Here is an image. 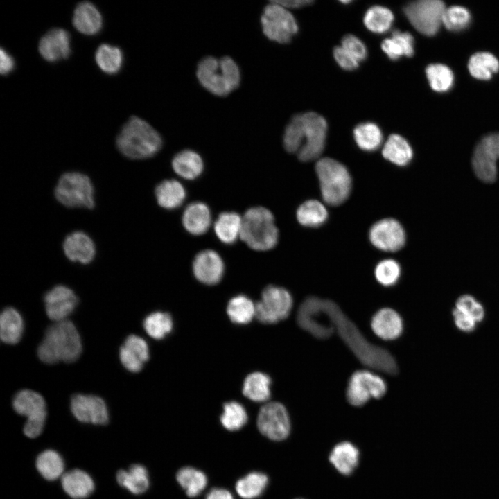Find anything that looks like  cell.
Returning <instances> with one entry per match:
<instances>
[{
  "label": "cell",
  "mask_w": 499,
  "mask_h": 499,
  "mask_svg": "<svg viewBox=\"0 0 499 499\" xmlns=\"http://www.w3.org/2000/svg\"><path fill=\"white\" fill-rule=\"evenodd\" d=\"M46 313L48 317L58 322L66 320L73 312L78 299L69 288L58 285L49 290L44 297Z\"/></svg>",
  "instance_id": "cell-17"
},
{
  "label": "cell",
  "mask_w": 499,
  "mask_h": 499,
  "mask_svg": "<svg viewBox=\"0 0 499 499\" xmlns=\"http://www.w3.org/2000/svg\"><path fill=\"white\" fill-rule=\"evenodd\" d=\"M46 417L27 419L24 426V433L29 438L38 437L43 431Z\"/></svg>",
  "instance_id": "cell-54"
},
{
  "label": "cell",
  "mask_w": 499,
  "mask_h": 499,
  "mask_svg": "<svg viewBox=\"0 0 499 499\" xmlns=\"http://www.w3.org/2000/svg\"><path fill=\"white\" fill-rule=\"evenodd\" d=\"M72 22L80 33L93 35L101 30L103 17L94 4L89 1H82L74 9Z\"/></svg>",
  "instance_id": "cell-24"
},
{
  "label": "cell",
  "mask_w": 499,
  "mask_h": 499,
  "mask_svg": "<svg viewBox=\"0 0 499 499\" xmlns=\"http://www.w3.org/2000/svg\"><path fill=\"white\" fill-rule=\"evenodd\" d=\"M401 266L394 259H384L380 261L374 270L377 281L385 287L395 285L401 277Z\"/></svg>",
  "instance_id": "cell-48"
},
{
  "label": "cell",
  "mask_w": 499,
  "mask_h": 499,
  "mask_svg": "<svg viewBox=\"0 0 499 499\" xmlns=\"http://www.w3.org/2000/svg\"><path fill=\"white\" fill-rule=\"evenodd\" d=\"M192 268L195 277L200 282L211 286L221 281L225 272V263L217 252L207 249L195 256Z\"/></svg>",
  "instance_id": "cell-18"
},
{
  "label": "cell",
  "mask_w": 499,
  "mask_h": 499,
  "mask_svg": "<svg viewBox=\"0 0 499 499\" xmlns=\"http://www.w3.org/2000/svg\"><path fill=\"white\" fill-rule=\"evenodd\" d=\"M498 163L499 133H493L483 137L476 145L472 166L480 180L492 183L497 177Z\"/></svg>",
  "instance_id": "cell-13"
},
{
  "label": "cell",
  "mask_w": 499,
  "mask_h": 499,
  "mask_svg": "<svg viewBox=\"0 0 499 499\" xmlns=\"http://www.w3.org/2000/svg\"><path fill=\"white\" fill-rule=\"evenodd\" d=\"M116 480L121 487L136 495L146 492L150 485L148 471L141 464H133L128 470H119Z\"/></svg>",
  "instance_id": "cell-31"
},
{
  "label": "cell",
  "mask_w": 499,
  "mask_h": 499,
  "mask_svg": "<svg viewBox=\"0 0 499 499\" xmlns=\"http://www.w3.org/2000/svg\"><path fill=\"white\" fill-rule=\"evenodd\" d=\"M55 196L62 204L71 208L94 207V189L89 177L78 172L64 173L55 189Z\"/></svg>",
  "instance_id": "cell-8"
},
{
  "label": "cell",
  "mask_w": 499,
  "mask_h": 499,
  "mask_svg": "<svg viewBox=\"0 0 499 499\" xmlns=\"http://www.w3.org/2000/svg\"><path fill=\"white\" fill-rule=\"evenodd\" d=\"M353 137L358 146L362 150L372 152L382 144L383 134L379 127L371 122L358 125L353 130Z\"/></svg>",
  "instance_id": "cell-39"
},
{
  "label": "cell",
  "mask_w": 499,
  "mask_h": 499,
  "mask_svg": "<svg viewBox=\"0 0 499 499\" xmlns=\"http://www.w3.org/2000/svg\"><path fill=\"white\" fill-rule=\"evenodd\" d=\"M40 475L47 480H55L64 471V461L59 453L53 450H46L39 454L35 462Z\"/></svg>",
  "instance_id": "cell-42"
},
{
  "label": "cell",
  "mask_w": 499,
  "mask_h": 499,
  "mask_svg": "<svg viewBox=\"0 0 499 499\" xmlns=\"http://www.w3.org/2000/svg\"><path fill=\"white\" fill-rule=\"evenodd\" d=\"M293 305L291 294L284 288L270 285L255 304V317L264 324L277 323L289 315Z\"/></svg>",
  "instance_id": "cell-10"
},
{
  "label": "cell",
  "mask_w": 499,
  "mask_h": 499,
  "mask_svg": "<svg viewBox=\"0 0 499 499\" xmlns=\"http://www.w3.org/2000/svg\"><path fill=\"white\" fill-rule=\"evenodd\" d=\"M268 484V478L265 473L254 471L239 479L235 489L242 498L254 499L263 493Z\"/></svg>",
  "instance_id": "cell-41"
},
{
  "label": "cell",
  "mask_w": 499,
  "mask_h": 499,
  "mask_svg": "<svg viewBox=\"0 0 499 499\" xmlns=\"http://www.w3.org/2000/svg\"><path fill=\"white\" fill-rule=\"evenodd\" d=\"M333 56L339 66L344 70H354L358 67V62L342 46L333 49Z\"/></svg>",
  "instance_id": "cell-52"
},
{
  "label": "cell",
  "mask_w": 499,
  "mask_h": 499,
  "mask_svg": "<svg viewBox=\"0 0 499 499\" xmlns=\"http://www.w3.org/2000/svg\"><path fill=\"white\" fill-rule=\"evenodd\" d=\"M321 194L325 203L338 206L349 198L352 186L347 168L332 158L319 159L315 164Z\"/></svg>",
  "instance_id": "cell-7"
},
{
  "label": "cell",
  "mask_w": 499,
  "mask_h": 499,
  "mask_svg": "<svg viewBox=\"0 0 499 499\" xmlns=\"http://www.w3.org/2000/svg\"><path fill=\"white\" fill-rule=\"evenodd\" d=\"M172 168L180 177L193 180L203 173L204 164L202 157L195 151L185 149L177 152L172 159Z\"/></svg>",
  "instance_id": "cell-27"
},
{
  "label": "cell",
  "mask_w": 499,
  "mask_h": 499,
  "mask_svg": "<svg viewBox=\"0 0 499 499\" xmlns=\"http://www.w3.org/2000/svg\"><path fill=\"white\" fill-rule=\"evenodd\" d=\"M446 8L440 0H419L407 4L404 13L416 30L431 36L437 33L442 24Z\"/></svg>",
  "instance_id": "cell-11"
},
{
  "label": "cell",
  "mask_w": 499,
  "mask_h": 499,
  "mask_svg": "<svg viewBox=\"0 0 499 499\" xmlns=\"http://www.w3.org/2000/svg\"><path fill=\"white\" fill-rule=\"evenodd\" d=\"M62 487L65 493L73 499H84L94 490L91 477L80 469L69 471L62 475Z\"/></svg>",
  "instance_id": "cell-26"
},
{
  "label": "cell",
  "mask_w": 499,
  "mask_h": 499,
  "mask_svg": "<svg viewBox=\"0 0 499 499\" xmlns=\"http://www.w3.org/2000/svg\"><path fill=\"white\" fill-rule=\"evenodd\" d=\"M340 2H342V3H349L351 1H341Z\"/></svg>",
  "instance_id": "cell-58"
},
{
  "label": "cell",
  "mask_w": 499,
  "mask_h": 499,
  "mask_svg": "<svg viewBox=\"0 0 499 499\" xmlns=\"http://www.w3.org/2000/svg\"><path fill=\"white\" fill-rule=\"evenodd\" d=\"M197 78L208 91L218 96H225L237 89L241 74L238 65L229 56L216 58L209 55L198 64Z\"/></svg>",
  "instance_id": "cell-5"
},
{
  "label": "cell",
  "mask_w": 499,
  "mask_h": 499,
  "mask_svg": "<svg viewBox=\"0 0 499 499\" xmlns=\"http://www.w3.org/2000/svg\"><path fill=\"white\" fill-rule=\"evenodd\" d=\"M371 326L374 333L385 340L398 338L403 329V319L394 310L384 308L377 311L372 317Z\"/></svg>",
  "instance_id": "cell-23"
},
{
  "label": "cell",
  "mask_w": 499,
  "mask_h": 499,
  "mask_svg": "<svg viewBox=\"0 0 499 499\" xmlns=\"http://www.w3.org/2000/svg\"><path fill=\"white\" fill-rule=\"evenodd\" d=\"M297 499H303V498H297Z\"/></svg>",
  "instance_id": "cell-59"
},
{
  "label": "cell",
  "mask_w": 499,
  "mask_h": 499,
  "mask_svg": "<svg viewBox=\"0 0 499 499\" xmlns=\"http://www.w3.org/2000/svg\"><path fill=\"white\" fill-rule=\"evenodd\" d=\"M176 479L186 495L191 498L198 496L207 484L206 475L191 466L180 469L176 474Z\"/></svg>",
  "instance_id": "cell-40"
},
{
  "label": "cell",
  "mask_w": 499,
  "mask_h": 499,
  "mask_svg": "<svg viewBox=\"0 0 499 499\" xmlns=\"http://www.w3.org/2000/svg\"><path fill=\"white\" fill-rule=\"evenodd\" d=\"M95 60L97 65L103 72L112 75L121 70L123 55L119 47L109 44H102L96 51Z\"/></svg>",
  "instance_id": "cell-37"
},
{
  "label": "cell",
  "mask_w": 499,
  "mask_h": 499,
  "mask_svg": "<svg viewBox=\"0 0 499 499\" xmlns=\"http://www.w3.org/2000/svg\"><path fill=\"white\" fill-rule=\"evenodd\" d=\"M247 419V412L240 403L236 401H230L224 404L220 422L227 430H240L245 425Z\"/></svg>",
  "instance_id": "cell-46"
},
{
  "label": "cell",
  "mask_w": 499,
  "mask_h": 499,
  "mask_svg": "<svg viewBox=\"0 0 499 499\" xmlns=\"http://www.w3.org/2000/svg\"><path fill=\"white\" fill-rule=\"evenodd\" d=\"M271 378L262 372H253L244 380L243 394L249 399L255 402L268 401L271 395Z\"/></svg>",
  "instance_id": "cell-35"
},
{
  "label": "cell",
  "mask_w": 499,
  "mask_h": 499,
  "mask_svg": "<svg viewBox=\"0 0 499 499\" xmlns=\"http://www.w3.org/2000/svg\"><path fill=\"white\" fill-rule=\"evenodd\" d=\"M15 60L12 56L3 48L1 49V73L7 75L15 68Z\"/></svg>",
  "instance_id": "cell-55"
},
{
  "label": "cell",
  "mask_w": 499,
  "mask_h": 499,
  "mask_svg": "<svg viewBox=\"0 0 499 499\" xmlns=\"http://www.w3.org/2000/svg\"><path fill=\"white\" fill-rule=\"evenodd\" d=\"M455 308L471 317L477 323L484 317V309L473 297L469 295L460 296L455 303Z\"/></svg>",
  "instance_id": "cell-50"
},
{
  "label": "cell",
  "mask_w": 499,
  "mask_h": 499,
  "mask_svg": "<svg viewBox=\"0 0 499 499\" xmlns=\"http://www.w3.org/2000/svg\"><path fill=\"white\" fill-rule=\"evenodd\" d=\"M211 222V212L209 206L199 201L191 202L186 206L182 216L184 228L193 236L205 234Z\"/></svg>",
  "instance_id": "cell-22"
},
{
  "label": "cell",
  "mask_w": 499,
  "mask_h": 499,
  "mask_svg": "<svg viewBox=\"0 0 499 499\" xmlns=\"http://www.w3.org/2000/svg\"><path fill=\"white\" fill-rule=\"evenodd\" d=\"M468 69L472 76L480 80H489L499 70V61L491 53L478 52L471 55Z\"/></svg>",
  "instance_id": "cell-38"
},
{
  "label": "cell",
  "mask_w": 499,
  "mask_h": 499,
  "mask_svg": "<svg viewBox=\"0 0 499 499\" xmlns=\"http://www.w3.org/2000/svg\"><path fill=\"white\" fill-rule=\"evenodd\" d=\"M149 349L146 342L136 335L128 336L119 349V359L129 371L139 372L149 359Z\"/></svg>",
  "instance_id": "cell-20"
},
{
  "label": "cell",
  "mask_w": 499,
  "mask_h": 499,
  "mask_svg": "<svg viewBox=\"0 0 499 499\" xmlns=\"http://www.w3.org/2000/svg\"><path fill=\"white\" fill-rule=\"evenodd\" d=\"M243 218L235 211L220 213L214 222L213 229L218 240L225 245H232L240 238Z\"/></svg>",
  "instance_id": "cell-28"
},
{
  "label": "cell",
  "mask_w": 499,
  "mask_h": 499,
  "mask_svg": "<svg viewBox=\"0 0 499 499\" xmlns=\"http://www.w3.org/2000/svg\"><path fill=\"white\" fill-rule=\"evenodd\" d=\"M327 123L325 119L313 112L292 116L283 136L285 150L297 153L301 161L317 159L326 143Z\"/></svg>",
  "instance_id": "cell-2"
},
{
  "label": "cell",
  "mask_w": 499,
  "mask_h": 499,
  "mask_svg": "<svg viewBox=\"0 0 499 499\" xmlns=\"http://www.w3.org/2000/svg\"><path fill=\"white\" fill-rule=\"evenodd\" d=\"M261 24L263 34L280 44L290 42L298 32V25L292 13L274 1L263 8Z\"/></svg>",
  "instance_id": "cell-9"
},
{
  "label": "cell",
  "mask_w": 499,
  "mask_h": 499,
  "mask_svg": "<svg viewBox=\"0 0 499 499\" xmlns=\"http://www.w3.org/2000/svg\"><path fill=\"white\" fill-rule=\"evenodd\" d=\"M426 73L431 88L436 91H448L453 85V73L446 65L430 64L426 67Z\"/></svg>",
  "instance_id": "cell-47"
},
{
  "label": "cell",
  "mask_w": 499,
  "mask_h": 499,
  "mask_svg": "<svg viewBox=\"0 0 499 499\" xmlns=\"http://www.w3.org/2000/svg\"><path fill=\"white\" fill-rule=\"evenodd\" d=\"M471 18V14L466 8L460 6H452L446 8L442 24L449 30L459 31L468 26Z\"/></svg>",
  "instance_id": "cell-49"
},
{
  "label": "cell",
  "mask_w": 499,
  "mask_h": 499,
  "mask_svg": "<svg viewBox=\"0 0 499 499\" xmlns=\"http://www.w3.org/2000/svg\"><path fill=\"white\" fill-rule=\"evenodd\" d=\"M382 154L385 159L399 166L408 165L412 159L413 152L409 143L403 137L391 134L385 143Z\"/></svg>",
  "instance_id": "cell-34"
},
{
  "label": "cell",
  "mask_w": 499,
  "mask_h": 499,
  "mask_svg": "<svg viewBox=\"0 0 499 499\" xmlns=\"http://www.w3.org/2000/svg\"><path fill=\"white\" fill-rule=\"evenodd\" d=\"M278 4L286 8H300L309 6L313 3L310 0H293V1H274Z\"/></svg>",
  "instance_id": "cell-57"
},
{
  "label": "cell",
  "mask_w": 499,
  "mask_h": 499,
  "mask_svg": "<svg viewBox=\"0 0 499 499\" xmlns=\"http://www.w3.org/2000/svg\"><path fill=\"white\" fill-rule=\"evenodd\" d=\"M414 37L410 33L394 30L391 37L382 42L381 47L390 60H396L401 56H412L414 51Z\"/></svg>",
  "instance_id": "cell-33"
},
{
  "label": "cell",
  "mask_w": 499,
  "mask_h": 499,
  "mask_svg": "<svg viewBox=\"0 0 499 499\" xmlns=\"http://www.w3.org/2000/svg\"><path fill=\"white\" fill-rule=\"evenodd\" d=\"M453 317L455 326L462 331L471 332L475 328L477 322L455 307L453 310Z\"/></svg>",
  "instance_id": "cell-53"
},
{
  "label": "cell",
  "mask_w": 499,
  "mask_h": 499,
  "mask_svg": "<svg viewBox=\"0 0 499 499\" xmlns=\"http://www.w3.org/2000/svg\"><path fill=\"white\" fill-rule=\"evenodd\" d=\"M297 321L302 329L318 339L328 338L336 332L362 364L386 374L397 373L396 362L389 352L369 342L333 301L306 298L298 309Z\"/></svg>",
  "instance_id": "cell-1"
},
{
  "label": "cell",
  "mask_w": 499,
  "mask_h": 499,
  "mask_svg": "<svg viewBox=\"0 0 499 499\" xmlns=\"http://www.w3.org/2000/svg\"><path fill=\"white\" fill-rule=\"evenodd\" d=\"M160 134L147 121L132 116L124 124L116 137V146L126 157L143 159L155 155L161 148Z\"/></svg>",
  "instance_id": "cell-4"
},
{
  "label": "cell",
  "mask_w": 499,
  "mask_h": 499,
  "mask_svg": "<svg viewBox=\"0 0 499 499\" xmlns=\"http://www.w3.org/2000/svg\"><path fill=\"white\" fill-rule=\"evenodd\" d=\"M369 238L377 249L394 252L404 246L406 237L401 223L389 218L375 222L369 229Z\"/></svg>",
  "instance_id": "cell-15"
},
{
  "label": "cell",
  "mask_w": 499,
  "mask_h": 499,
  "mask_svg": "<svg viewBox=\"0 0 499 499\" xmlns=\"http://www.w3.org/2000/svg\"><path fill=\"white\" fill-rule=\"evenodd\" d=\"M63 250L66 256L74 262L89 263L96 254V247L92 239L85 232L74 231L64 240Z\"/></svg>",
  "instance_id": "cell-21"
},
{
  "label": "cell",
  "mask_w": 499,
  "mask_h": 499,
  "mask_svg": "<svg viewBox=\"0 0 499 499\" xmlns=\"http://www.w3.org/2000/svg\"><path fill=\"white\" fill-rule=\"evenodd\" d=\"M24 322L20 313L12 307L3 310L0 316V337L8 344H17L23 334Z\"/></svg>",
  "instance_id": "cell-32"
},
{
  "label": "cell",
  "mask_w": 499,
  "mask_h": 499,
  "mask_svg": "<svg viewBox=\"0 0 499 499\" xmlns=\"http://www.w3.org/2000/svg\"><path fill=\"white\" fill-rule=\"evenodd\" d=\"M155 194L158 204L167 210L179 208L186 198L184 186L174 179L165 180L158 184Z\"/></svg>",
  "instance_id": "cell-29"
},
{
  "label": "cell",
  "mask_w": 499,
  "mask_h": 499,
  "mask_svg": "<svg viewBox=\"0 0 499 499\" xmlns=\"http://www.w3.org/2000/svg\"><path fill=\"white\" fill-rule=\"evenodd\" d=\"M243 218L240 239L252 250L268 251L279 240V230L272 213L265 207L248 209Z\"/></svg>",
  "instance_id": "cell-6"
},
{
  "label": "cell",
  "mask_w": 499,
  "mask_h": 499,
  "mask_svg": "<svg viewBox=\"0 0 499 499\" xmlns=\"http://www.w3.org/2000/svg\"><path fill=\"white\" fill-rule=\"evenodd\" d=\"M257 427L260 432L273 441H282L290 432V420L285 406L270 402L261 407L258 414Z\"/></svg>",
  "instance_id": "cell-14"
},
{
  "label": "cell",
  "mask_w": 499,
  "mask_h": 499,
  "mask_svg": "<svg viewBox=\"0 0 499 499\" xmlns=\"http://www.w3.org/2000/svg\"><path fill=\"white\" fill-rule=\"evenodd\" d=\"M227 313L232 322L245 324L255 316V304L247 296L239 295L229 300Z\"/></svg>",
  "instance_id": "cell-43"
},
{
  "label": "cell",
  "mask_w": 499,
  "mask_h": 499,
  "mask_svg": "<svg viewBox=\"0 0 499 499\" xmlns=\"http://www.w3.org/2000/svg\"><path fill=\"white\" fill-rule=\"evenodd\" d=\"M82 350L81 338L76 326L66 319L47 328L38 347L37 356L46 364L70 363L78 360Z\"/></svg>",
  "instance_id": "cell-3"
},
{
  "label": "cell",
  "mask_w": 499,
  "mask_h": 499,
  "mask_svg": "<svg viewBox=\"0 0 499 499\" xmlns=\"http://www.w3.org/2000/svg\"><path fill=\"white\" fill-rule=\"evenodd\" d=\"M394 15L386 7L374 6L367 10L363 22L366 28L375 33H384L392 26Z\"/></svg>",
  "instance_id": "cell-44"
},
{
  "label": "cell",
  "mask_w": 499,
  "mask_h": 499,
  "mask_svg": "<svg viewBox=\"0 0 499 499\" xmlns=\"http://www.w3.org/2000/svg\"><path fill=\"white\" fill-rule=\"evenodd\" d=\"M38 50L42 57L54 62L67 58L71 52V36L61 28H54L46 32L40 39Z\"/></svg>",
  "instance_id": "cell-19"
},
{
  "label": "cell",
  "mask_w": 499,
  "mask_h": 499,
  "mask_svg": "<svg viewBox=\"0 0 499 499\" xmlns=\"http://www.w3.org/2000/svg\"><path fill=\"white\" fill-rule=\"evenodd\" d=\"M173 319L170 314L154 312L148 315L143 321V329L149 336L161 340L170 333L173 329Z\"/></svg>",
  "instance_id": "cell-45"
},
{
  "label": "cell",
  "mask_w": 499,
  "mask_h": 499,
  "mask_svg": "<svg viewBox=\"0 0 499 499\" xmlns=\"http://www.w3.org/2000/svg\"><path fill=\"white\" fill-rule=\"evenodd\" d=\"M386 392L387 385L381 377L367 370H359L351 376L346 396L351 405L360 407L371 398L383 397Z\"/></svg>",
  "instance_id": "cell-12"
},
{
  "label": "cell",
  "mask_w": 499,
  "mask_h": 499,
  "mask_svg": "<svg viewBox=\"0 0 499 499\" xmlns=\"http://www.w3.org/2000/svg\"><path fill=\"white\" fill-rule=\"evenodd\" d=\"M205 499H234V497L225 489L214 488L207 494Z\"/></svg>",
  "instance_id": "cell-56"
},
{
  "label": "cell",
  "mask_w": 499,
  "mask_h": 499,
  "mask_svg": "<svg viewBox=\"0 0 499 499\" xmlns=\"http://www.w3.org/2000/svg\"><path fill=\"white\" fill-rule=\"evenodd\" d=\"M70 408L73 415L80 422L105 425L109 413L104 400L92 394H76L71 396Z\"/></svg>",
  "instance_id": "cell-16"
},
{
  "label": "cell",
  "mask_w": 499,
  "mask_h": 499,
  "mask_svg": "<svg viewBox=\"0 0 499 499\" xmlns=\"http://www.w3.org/2000/svg\"><path fill=\"white\" fill-rule=\"evenodd\" d=\"M358 62L365 60L367 50L365 44L355 35L348 34L342 40V46Z\"/></svg>",
  "instance_id": "cell-51"
},
{
  "label": "cell",
  "mask_w": 499,
  "mask_h": 499,
  "mask_svg": "<svg viewBox=\"0 0 499 499\" xmlns=\"http://www.w3.org/2000/svg\"><path fill=\"white\" fill-rule=\"evenodd\" d=\"M359 456V450L355 445L349 441H342L333 447L329 459L339 473L349 475L358 466Z\"/></svg>",
  "instance_id": "cell-30"
},
{
  "label": "cell",
  "mask_w": 499,
  "mask_h": 499,
  "mask_svg": "<svg viewBox=\"0 0 499 499\" xmlns=\"http://www.w3.org/2000/svg\"><path fill=\"white\" fill-rule=\"evenodd\" d=\"M14 410L19 414L31 419L46 417V403L43 396L31 389L18 392L12 399Z\"/></svg>",
  "instance_id": "cell-25"
},
{
  "label": "cell",
  "mask_w": 499,
  "mask_h": 499,
  "mask_svg": "<svg viewBox=\"0 0 499 499\" xmlns=\"http://www.w3.org/2000/svg\"><path fill=\"white\" fill-rule=\"evenodd\" d=\"M328 211L325 206L317 200H308L299 205L296 217L299 224L308 227H318L327 220Z\"/></svg>",
  "instance_id": "cell-36"
}]
</instances>
